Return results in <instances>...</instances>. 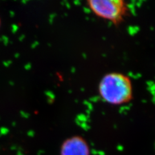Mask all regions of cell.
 Listing matches in <instances>:
<instances>
[{
	"label": "cell",
	"instance_id": "obj_1",
	"mask_svg": "<svg viewBox=\"0 0 155 155\" xmlns=\"http://www.w3.org/2000/svg\"><path fill=\"white\" fill-rule=\"evenodd\" d=\"M98 93L104 101L111 105H122L131 100L133 87L130 78L119 72H110L100 81Z\"/></svg>",
	"mask_w": 155,
	"mask_h": 155
},
{
	"label": "cell",
	"instance_id": "obj_2",
	"mask_svg": "<svg viewBox=\"0 0 155 155\" xmlns=\"http://www.w3.org/2000/svg\"><path fill=\"white\" fill-rule=\"evenodd\" d=\"M87 5L94 15L114 24L123 20L127 6L122 0H88Z\"/></svg>",
	"mask_w": 155,
	"mask_h": 155
},
{
	"label": "cell",
	"instance_id": "obj_3",
	"mask_svg": "<svg viewBox=\"0 0 155 155\" xmlns=\"http://www.w3.org/2000/svg\"><path fill=\"white\" fill-rule=\"evenodd\" d=\"M61 155H89V145L80 136H73L61 144Z\"/></svg>",
	"mask_w": 155,
	"mask_h": 155
},
{
	"label": "cell",
	"instance_id": "obj_4",
	"mask_svg": "<svg viewBox=\"0 0 155 155\" xmlns=\"http://www.w3.org/2000/svg\"><path fill=\"white\" fill-rule=\"evenodd\" d=\"M1 25H2V20H1V18H0V28H1Z\"/></svg>",
	"mask_w": 155,
	"mask_h": 155
}]
</instances>
